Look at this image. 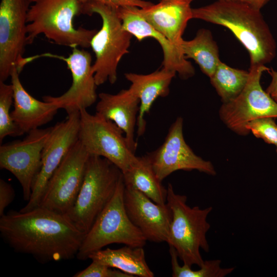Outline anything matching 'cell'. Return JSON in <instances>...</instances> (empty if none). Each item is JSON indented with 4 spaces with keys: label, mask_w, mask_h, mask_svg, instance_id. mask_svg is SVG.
Returning <instances> with one entry per match:
<instances>
[{
    "label": "cell",
    "mask_w": 277,
    "mask_h": 277,
    "mask_svg": "<svg viewBox=\"0 0 277 277\" xmlns=\"http://www.w3.org/2000/svg\"><path fill=\"white\" fill-rule=\"evenodd\" d=\"M0 232L15 251L44 263L76 257L86 235L66 215L41 206L4 214L0 217Z\"/></svg>",
    "instance_id": "cell-1"
},
{
    "label": "cell",
    "mask_w": 277,
    "mask_h": 277,
    "mask_svg": "<svg viewBox=\"0 0 277 277\" xmlns=\"http://www.w3.org/2000/svg\"><path fill=\"white\" fill-rule=\"evenodd\" d=\"M260 10L239 1L217 0L192 8V17L230 30L246 49L252 67L265 65L276 55L275 39Z\"/></svg>",
    "instance_id": "cell-2"
},
{
    "label": "cell",
    "mask_w": 277,
    "mask_h": 277,
    "mask_svg": "<svg viewBox=\"0 0 277 277\" xmlns=\"http://www.w3.org/2000/svg\"><path fill=\"white\" fill-rule=\"evenodd\" d=\"M92 0H30L27 18V44L44 34L56 44L87 48L96 30L75 28L74 17L82 14L84 3Z\"/></svg>",
    "instance_id": "cell-3"
},
{
    "label": "cell",
    "mask_w": 277,
    "mask_h": 277,
    "mask_svg": "<svg viewBox=\"0 0 277 277\" xmlns=\"http://www.w3.org/2000/svg\"><path fill=\"white\" fill-rule=\"evenodd\" d=\"M93 13L100 16L102 25L90 42L95 55L92 71L97 86L107 81L113 84L117 80L118 64L123 56L129 52L133 35L123 28L119 7L95 0L84 3L82 14Z\"/></svg>",
    "instance_id": "cell-4"
},
{
    "label": "cell",
    "mask_w": 277,
    "mask_h": 277,
    "mask_svg": "<svg viewBox=\"0 0 277 277\" xmlns=\"http://www.w3.org/2000/svg\"><path fill=\"white\" fill-rule=\"evenodd\" d=\"M187 199L175 193L172 185L168 184L166 203L171 210L172 220L167 243L175 249L184 264L200 267L204 262L200 250L209 251L206 233L210 225L207 218L212 208H191L186 204Z\"/></svg>",
    "instance_id": "cell-5"
},
{
    "label": "cell",
    "mask_w": 277,
    "mask_h": 277,
    "mask_svg": "<svg viewBox=\"0 0 277 277\" xmlns=\"http://www.w3.org/2000/svg\"><path fill=\"white\" fill-rule=\"evenodd\" d=\"M122 176L121 170L108 160L90 155L76 201L65 214L80 231L85 234L89 231L113 197Z\"/></svg>",
    "instance_id": "cell-6"
},
{
    "label": "cell",
    "mask_w": 277,
    "mask_h": 277,
    "mask_svg": "<svg viewBox=\"0 0 277 277\" xmlns=\"http://www.w3.org/2000/svg\"><path fill=\"white\" fill-rule=\"evenodd\" d=\"M125 188L123 175L113 197L85 235L76 256L77 259L87 260L91 253L111 244L142 247L145 245L146 238L126 211Z\"/></svg>",
    "instance_id": "cell-7"
},
{
    "label": "cell",
    "mask_w": 277,
    "mask_h": 277,
    "mask_svg": "<svg viewBox=\"0 0 277 277\" xmlns=\"http://www.w3.org/2000/svg\"><path fill=\"white\" fill-rule=\"evenodd\" d=\"M80 113L78 140L90 155L104 157L123 173L138 160L130 148L124 132L113 122L86 109Z\"/></svg>",
    "instance_id": "cell-8"
},
{
    "label": "cell",
    "mask_w": 277,
    "mask_h": 277,
    "mask_svg": "<svg viewBox=\"0 0 277 277\" xmlns=\"http://www.w3.org/2000/svg\"><path fill=\"white\" fill-rule=\"evenodd\" d=\"M269 69L265 65L250 67L249 77L242 91L220 108L219 114L222 122L239 135L249 133L246 125L252 120L277 117V103L263 89L260 83L263 73Z\"/></svg>",
    "instance_id": "cell-9"
},
{
    "label": "cell",
    "mask_w": 277,
    "mask_h": 277,
    "mask_svg": "<svg viewBox=\"0 0 277 277\" xmlns=\"http://www.w3.org/2000/svg\"><path fill=\"white\" fill-rule=\"evenodd\" d=\"M89 156L78 140L50 177L38 206L67 214L81 188Z\"/></svg>",
    "instance_id": "cell-10"
},
{
    "label": "cell",
    "mask_w": 277,
    "mask_h": 277,
    "mask_svg": "<svg viewBox=\"0 0 277 277\" xmlns=\"http://www.w3.org/2000/svg\"><path fill=\"white\" fill-rule=\"evenodd\" d=\"M52 127L30 131L23 140L0 147V168L10 172L20 183L28 202L42 167V154Z\"/></svg>",
    "instance_id": "cell-11"
},
{
    "label": "cell",
    "mask_w": 277,
    "mask_h": 277,
    "mask_svg": "<svg viewBox=\"0 0 277 277\" xmlns=\"http://www.w3.org/2000/svg\"><path fill=\"white\" fill-rule=\"evenodd\" d=\"M30 0H1L0 81L10 76L14 66L20 73L27 44V18Z\"/></svg>",
    "instance_id": "cell-12"
},
{
    "label": "cell",
    "mask_w": 277,
    "mask_h": 277,
    "mask_svg": "<svg viewBox=\"0 0 277 277\" xmlns=\"http://www.w3.org/2000/svg\"><path fill=\"white\" fill-rule=\"evenodd\" d=\"M183 127V119L179 117L170 127L163 143L146 155L162 182L170 174L180 170H196L212 175L216 174L212 164L196 155L187 144Z\"/></svg>",
    "instance_id": "cell-13"
},
{
    "label": "cell",
    "mask_w": 277,
    "mask_h": 277,
    "mask_svg": "<svg viewBox=\"0 0 277 277\" xmlns=\"http://www.w3.org/2000/svg\"><path fill=\"white\" fill-rule=\"evenodd\" d=\"M80 111L52 127L42 154V167L27 204L19 211L26 212L39 206L50 177L71 147L78 140Z\"/></svg>",
    "instance_id": "cell-14"
},
{
    "label": "cell",
    "mask_w": 277,
    "mask_h": 277,
    "mask_svg": "<svg viewBox=\"0 0 277 277\" xmlns=\"http://www.w3.org/2000/svg\"><path fill=\"white\" fill-rule=\"evenodd\" d=\"M41 56L64 61L71 72L72 79L71 85L66 92L58 96H44L43 101L55 103L60 109H64L67 114L87 109L96 102L97 85L92 71V57L89 52L75 47L67 57L50 53Z\"/></svg>",
    "instance_id": "cell-15"
},
{
    "label": "cell",
    "mask_w": 277,
    "mask_h": 277,
    "mask_svg": "<svg viewBox=\"0 0 277 277\" xmlns=\"http://www.w3.org/2000/svg\"><path fill=\"white\" fill-rule=\"evenodd\" d=\"M124 203L130 221L147 241L167 242L172 220V212L167 203L158 204L141 192L126 186Z\"/></svg>",
    "instance_id": "cell-16"
},
{
    "label": "cell",
    "mask_w": 277,
    "mask_h": 277,
    "mask_svg": "<svg viewBox=\"0 0 277 277\" xmlns=\"http://www.w3.org/2000/svg\"><path fill=\"white\" fill-rule=\"evenodd\" d=\"M119 14L124 29L138 41L150 37L160 44L163 52V68L174 71L184 80L194 75V67L185 57L180 47L152 27L142 16L138 7H119Z\"/></svg>",
    "instance_id": "cell-17"
},
{
    "label": "cell",
    "mask_w": 277,
    "mask_h": 277,
    "mask_svg": "<svg viewBox=\"0 0 277 277\" xmlns=\"http://www.w3.org/2000/svg\"><path fill=\"white\" fill-rule=\"evenodd\" d=\"M19 73L14 66L10 76L13 89L14 107L11 115L24 134L48 123L60 108L54 103L40 101L31 96L22 85Z\"/></svg>",
    "instance_id": "cell-18"
},
{
    "label": "cell",
    "mask_w": 277,
    "mask_h": 277,
    "mask_svg": "<svg viewBox=\"0 0 277 277\" xmlns=\"http://www.w3.org/2000/svg\"><path fill=\"white\" fill-rule=\"evenodd\" d=\"M190 3L189 0H161L156 4L138 8V11L152 27L180 47L187 23L193 18Z\"/></svg>",
    "instance_id": "cell-19"
},
{
    "label": "cell",
    "mask_w": 277,
    "mask_h": 277,
    "mask_svg": "<svg viewBox=\"0 0 277 277\" xmlns=\"http://www.w3.org/2000/svg\"><path fill=\"white\" fill-rule=\"evenodd\" d=\"M96 113L114 123L124 133L128 144L135 152L137 143L134 131L140 101L129 88L116 94L102 92L98 95Z\"/></svg>",
    "instance_id": "cell-20"
},
{
    "label": "cell",
    "mask_w": 277,
    "mask_h": 277,
    "mask_svg": "<svg viewBox=\"0 0 277 277\" xmlns=\"http://www.w3.org/2000/svg\"><path fill=\"white\" fill-rule=\"evenodd\" d=\"M175 74L174 71L164 68L147 74L125 73V78L131 83L129 88L140 101L136 124L138 136L143 135L146 129L145 114L149 112L157 98L168 95L170 84Z\"/></svg>",
    "instance_id": "cell-21"
},
{
    "label": "cell",
    "mask_w": 277,
    "mask_h": 277,
    "mask_svg": "<svg viewBox=\"0 0 277 277\" xmlns=\"http://www.w3.org/2000/svg\"><path fill=\"white\" fill-rule=\"evenodd\" d=\"M89 259L132 275L153 277L146 261L143 247L125 245L118 249L107 248L91 253Z\"/></svg>",
    "instance_id": "cell-22"
},
{
    "label": "cell",
    "mask_w": 277,
    "mask_h": 277,
    "mask_svg": "<svg viewBox=\"0 0 277 277\" xmlns=\"http://www.w3.org/2000/svg\"><path fill=\"white\" fill-rule=\"evenodd\" d=\"M123 175L125 186L141 192L158 204H166L167 188L156 176L146 155L138 157L136 163Z\"/></svg>",
    "instance_id": "cell-23"
},
{
    "label": "cell",
    "mask_w": 277,
    "mask_h": 277,
    "mask_svg": "<svg viewBox=\"0 0 277 277\" xmlns=\"http://www.w3.org/2000/svg\"><path fill=\"white\" fill-rule=\"evenodd\" d=\"M180 48L185 57L193 60L203 73L209 78L213 75L221 60L218 46L210 30H199L193 39H183Z\"/></svg>",
    "instance_id": "cell-24"
},
{
    "label": "cell",
    "mask_w": 277,
    "mask_h": 277,
    "mask_svg": "<svg viewBox=\"0 0 277 277\" xmlns=\"http://www.w3.org/2000/svg\"><path fill=\"white\" fill-rule=\"evenodd\" d=\"M249 77V71L231 67L220 61L210 80L222 102L225 103L242 91Z\"/></svg>",
    "instance_id": "cell-25"
},
{
    "label": "cell",
    "mask_w": 277,
    "mask_h": 277,
    "mask_svg": "<svg viewBox=\"0 0 277 277\" xmlns=\"http://www.w3.org/2000/svg\"><path fill=\"white\" fill-rule=\"evenodd\" d=\"M169 254L173 277H224L231 273L233 267L222 268L219 260L204 261L200 269L194 270L191 267L184 264L181 266L178 262V255L175 249L169 246Z\"/></svg>",
    "instance_id": "cell-26"
},
{
    "label": "cell",
    "mask_w": 277,
    "mask_h": 277,
    "mask_svg": "<svg viewBox=\"0 0 277 277\" xmlns=\"http://www.w3.org/2000/svg\"><path fill=\"white\" fill-rule=\"evenodd\" d=\"M13 103L12 85L0 81V142L6 136L23 135L13 121L10 108Z\"/></svg>",
    "instance_id": "cell-27"
},
{
    "label": "cell",
    "mask_w": 277,
    "mask_h": 277,
    "mask_svg": "<svg viewBox=\"0 0 277 277\" xmlns=\"http://www.w3.org/2000/svg\"><path fill=\"white\" fill-rule=\"evenodd\" d=\"M246 129L257 138L269 144H277V124L274 118L265 117L254 119L246 125Z\"/></svg>",
    "instance_id": "cell-28"
},
{
    "label": "cell",
    "mask_w": 277,
    "mask_h": 277,
    "mask_svg": "<svg viewBox=\"0 0 277 277\" xmlns=\"http://www.w3.org/2000/svg\"><path fill=\"white\" fill-rule=\"evenodd\" d=\"M75 277H133L117 269L109 267L98 262L92 261L84 270L77 272Z\"/></svg>",
    "instance_id": "cell-29"
},
{
    "label": "cell",
    "mask_w": 277,
    "mask_h": 277,
    "mask_svg": "<svg viewBox=\"0 0 277 277\" xmlns=\"http://www.w3.org/2000/svg\"><path fill=\"white\" fill-rule=\"evenodd\" d=\"M15 193L12 186L3 179L0 180V216L6 207L13 201Z\"/></svg>",
    "instance_id": "cell-30"
},
{
    "label": "cell",
    "mask_w": 277,
    "mask_h": 277,
    "mask_svg": "<svg viewBox=\"0 0 277 277\" xmlns=\"http://www.w3.org/2000/svg\"><path fill=\"white\" fill-rule=\"evenodd\" d=\"M112 4L118 7H136L140 8H144L153 4L149 1L145 0H100Z\"/></svg>",
    "instance_id": "cell-31"
},
{
    "label": "cell",
    "mask_w": 277,
    "mask_h": 277,
    "mask_svg": "<svg viewBox=\"0 0 277 277\" xmlns=\"http://www.w3.org/2000/svg\"><path fill=\"white\" fill-rule=\"evenodd\" d=\"M267 72L271 77V81L265 91L277 103V71L270 68Z\"/></svg>",
    "instance_id": "cell-32"
},
{
    "label": "cell",
    "mask_w": 277,
    "mask_h": 277,
    "mask_svg": "<svg viewBox=\"0 0 277 277\" xmlns=\"http://www.w3.org/2000/svg\"><path fill=\"white\" fill-rule=\"evenodd\" d=\"M194 0H189L191 3ZM241 2L244 3H246L256 9L261 10L268 2L269 0H232Z\"/></svg>",
    "instance_id": "cell-33"
},
{
    "label": "cell",
    "mask_w": 277,
    "mask_h": 277,
    "mask_svg": "<svg viewBox=\"0 0 277 277\" xmlns=\"http://www.w3.org/2000/svg\"><path fill=\"white\" fill-rule=\"evenodd\" d=\"M276 152H277V144H276Z\"/></svg>",
    "instance_id": "cell-34"
}]
</instances>
